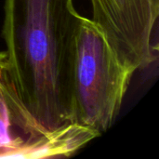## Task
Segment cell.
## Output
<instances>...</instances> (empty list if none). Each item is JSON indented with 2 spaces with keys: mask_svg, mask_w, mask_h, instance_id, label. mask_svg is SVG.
<instances>
[{
  "mask_svg": "<svg viewBox=\"0 0 159 159\" xmlns=\"http://www.w3.org/2000/svg\"><path fill=\"white\" fill-rule=\"evenodd\" d=\"M75 0H5L2 36L14 85L35 120L51 133L73 123L72 75L81 15Z\"/></svg>",
  "mask_w": 159,
  "mask_h": 159,
  "instance_id": "1",
  "label": "cell"
},
{
  "mask_svg": "<svg viewBox=\"0 0 159 159\" xmlns=\"http://www.w3.org/2000/svg\"><path fill=\"white\" fill-rule=\"evenodd\" d=\"M135 72L93 20L81 16L72 75L73 123L98 136L105 133L120 113Z\"/></svg>",
  "mask_w": 159,
  "mask_h": 159,
  "instance_id": "2",
  "label": "cell"
},
{
  "mask_svg": "<svg viewBox=\"0 0 159 159\" xmlns=\"http://www.w3.org/2000/svg\"><path fill=\"white\" fill-rule=\"evenodd\" d=\"M99 137L87 129L51 133L44 129L20 100L0 52V158L69 157Z\"/></svg>",
  "mask_w": 159,
  "mask_h": 159,
  "instance_id": "3",
  "label": "cell"
},
{
  "mask_svg": "<svg viewBox=\"0 0 159 159\" xmlns=\"http://www.w3.org/2000/svg\"><path fill=\"white\" fill-rule=\"evenodd\" d=\"M92 20L123 62L135 70L154 61L159 0H89Z\"/></svg>",
  "mask_w": 159,
  "mask_h": 159,
  "instance_id": "4",
  "label": "cell"
}]
</instances>
